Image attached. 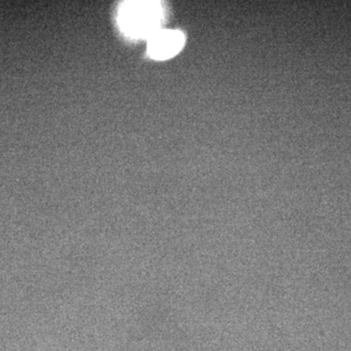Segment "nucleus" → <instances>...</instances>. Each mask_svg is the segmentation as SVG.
I'll return each mask as SVG.
<instances>
[{
    "label": "nucleus",
    "instance_id": "obj_1",
    "mask_svg": "<svg viewBox=\"0 0 351 351\" xmlns=\"http://www.w3.org/2000/svg\"><path fill=\"white\" fill-rule=\"evenodd\" d=\"M163 18V7L156 1L124 2L119 13V25L123 32L138 38H149L160 31Z\"/></svg>",
    "mask_w": 351,
    "mask_h": 351
},
{
    "label": "nucleus",
    "instance_id": "obj_2",
    "mask_svg": "<svg viewBox=\"0 0 351 351\" xmlns=\"http://www.w3.org/2000/svg\"><path fill=\"white\" fill-rule=\"evenodd\" d=\"M184 41L182 32L160 29L149 38L147 53L154 60L170 59L182 50Z\"/></svg>",
    "mask_w": 351,
    "mask_h": 351
}]
</instances>
